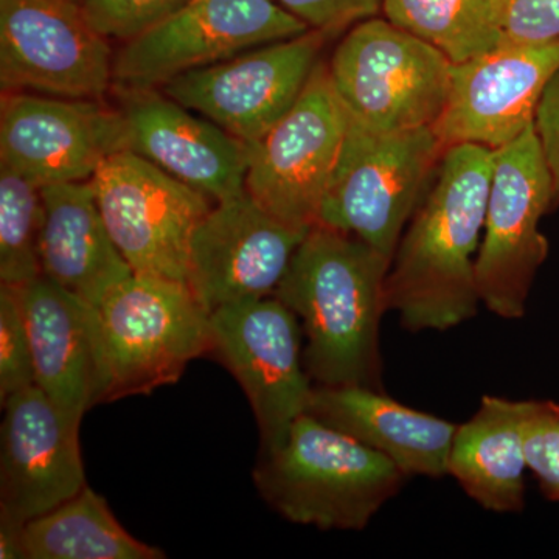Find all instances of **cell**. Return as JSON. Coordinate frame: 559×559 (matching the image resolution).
Wrapping results in <instances>:
<instances>
[{"instance_id":"cell-32","label":"cell","mask_w":559,"mask_h":559,"mask_svg":"<svg viewBox=\"0 0 559 559\" xmlns=\"http://www.w3.org/2000/svg\"><path fill=\"white\" fill-rule=\"evenodd\" d=\"M22 528L24 527L0 522V558L24 559L21 539Z\"/></svg>"},{"instance_id":"cell-20","label":"cell","mask_w":559,"mask_h":559,"mask_svg":"<svg viewBox=\"0 0 559 559\" xmlns=\"http://www.w3.org/2000/svg\"><path fill=\"white\" fill-rule=\"evenodd\" d=\"M40 272L91 307H98L134 272L110 237L92 179L47 183L40 187Z\"/></svg>"},{"instance_id":"cell-26","label":"cell","mask_w":559,"mask_h":559,"mask_svg":"<svg viewBox=\"0 0 559 559\" xmlns=\"http://www.w3.org/2000/svg\"><path fill=\"white\" fill-rule=\"evenodd\" d=\"M35 384V366L21 286L0 283V403Z\"/></svg>"},{"instance_id":"cell-9","label":"cell","mask_w":559,"mask_h":559,"mask_svg":"<svg viewBox=\"0 0 559 559\" xmlns=\"http://www.w3.org/2000/svg\"><path fill=\"white\" fill-rule=\"evenodd\" d=\"M212 353L240 382L260 430V454L277 450L307 414L312 381L304 366L299 318L275 296L210 314Z\"/></svg>"},{"instance_id":"cell-31","label":"cell","mask_w":559,"mask_h":559,"mask_svg":"<svg viewBox=\"0 0 559 559\" xmlns=\"http://www.w3.org/2000/svg\"><path fill=\"white\" fill-rule=\"evenodd\" d=\"M536 134L554 182V207L559 204V70L544 90L535 116Z\"/></svg>"},{"instance_id":"cell-18","label":"cell","mask_w":559,"mask_h":559,"mask_svg":"<svg viewBox=\"0 0 559 559\" xmlns=\"http://www.w3.org/2000/svg\"><path fill=\"white\" fill-rule=\"evenodd\" d=\"M127 151L218 202L246 190L250 145L157 92L123 87Z\"/></svg>"},{"instance_id":"cell-3","label":"cell","mask_w":559,"mask_h":559,"mask_svg":"<svg viewBox=\"0 0 559 559\" xmlns=\"http://www.w3.org/2000/svg\"><path fill=\"white\" fill-rule=\"evenodd\" d=\"M95 406L175 384L212 353L210 312L187 283L132 274L91 307Z\"/></svg>"},{"instance_id":"cell-15","label":"cell","mask_w":559,"mask_h":559,"mask_svg":"<svg viewBox=\"0 0 559 559\" xmlns=\"http://www.w3.org/2000/svg\"><path fill=\"white\" fill-rule=\"evenodd\" d=\"M119 151H127L119 110L98 100L3 92L0 165L40 187L90 180Z\"/></svg>"},{"instance_id":"cell-7","label":"cell","mask_w":559,"mask_h":559,"mask_svg":"<svg viewBox=\"0 0 559 559\" xmlns=\"http://www.w3.org/2000/svg\"><path fill=\"white\" fill-rule=\"evenodd\" d=\"M551 207L554 182L533 123L495 150L476 285L481 304L499 318H524L533 278L549 253L539 223Z\"/></svg>"},{"instance_id":"cell-21","label":"cell","mask_w":559,"mask_h":559,"mask_svg":"<svg viewBox=\"0 0 559 559\" xmlns=\"http://www.w3.org/2000/svg\"><path fill=\"white\" fill-rule=\"evenodd\" d=\"M21 293L35 384L81 425L84 414L95 406L97 392L91 305L44 275L21 286Z\"/></svg>"},{"instance_id":"cell-28","label":"cell","mask_w":559,"mask_h":559,"mask_svg":"<svg viewBox=\"0 0 559 559\" xmlns=\"http://www.w3.org/2000/svg\"><path fill=\"white\" fill-rule=\"evenodd\" d=\"M522 444L527 468L535 474L540 492L559 502V404L522 401Z\"/></svg>"},{"instance_id":"cell-22","label":"cell","mask_w":559,"mask_h":559,"mask_svg":"<svg viewBox=\"0 0 559 559\" xmlns=\"http://www.w3.org/2000/svg\"><path fill=\"white\" fill-rule=\"evenodd\" d=\"M525 468L522 401L484 396L476 414L455 430L450 476L485 510L520 513Z\"/></svg>"},{"instance_id":"cell-23","label":"cell","mask_w":559,"mask_h":559,"mask_svg":"<svg viewBox=\"0 0 559 559\" xmlns=\"http://www.w3.org/2000/svg\"><path fill=\"white\" fill-rule=\"evenodd\" d=\"M24 559H164L117 521L108 502L90 487L22 528Z\"/></svg>"},{"instance_id":"cell-8","label":"cell","mask_w":559,"mask_h":559,"mask_svg":"<svg viewBox=\"0 0 559 559\" xmlns=\"http://www.w3.org/2000/svg\"><path fill=\"white\" fill-rule=\"evenodd\" d=\"M348 124L329 68L316 66L296 105L250 145V197L294 229L310 230L319 223Z\"/></svg>"},{"instance_id":"cell-19","label":"cell","mask_w":559,"mask_h":559,"mask_svg":"<svg viewBox=\"0 0 559 559\" xmlns=\"http://www.w3.org/2000/svg\"><path fill=\"white\" fill-rule=\"evenodd\" d=\"M307 414L380 452L407 477L450 476L459 425L404 406L384 390L314 384Z\"/></svg>"},{"instance_id":"cell-27","label":"cell","mask_w":559,"mask_h":559,"mask_svg":"<svg viewBox=\"0 0 559 559\" xmlns=\"http://www.w3.org/2000/svg\"><path fill=\"white\" fill-rule=\"evenodd\" d=\"M84 21L105 39L124 43L145 35L190 0H73Z\"/></svg>"},{"instance_id":"cell-30","label":"cell","mask_w":559,"mask_h":559,"mask_svg":"<svg viewBox=\"0 0 559 559\" xmlns=\"http://www.w3.org/2000/svg\"><path fill=\"white\" fill-rule=\"evenodd\" d=\"M283 9L304 21L312 31H340L356 21L377 16L382 0H277Z\"/></svg>"},{"instance_id":"cell-5","label":"cell","mask_w":559,"mask_h":559,"mask_svg":"<svg viewBox=\"0 0 559 559\" xmlns=\"http://www.w3.org/2000/svg\"><path fill=\"white\" fill-rule=\"evenodd\" d=\"M443 153L432 128L373 132L349 119L318 224L355 235L392 261Z\"/></svg>"},{"instance_id":"cell-29","label":"cell","mask_w":559,"mask_h":559,"mask_svg":"<svg viewBox=\"0 0 559 559\" xmlns=\"http://www.w3.org/2000/svg\"><path fill=\"white\" fill-rule=\"evenodd\" d=\"M503 43H559V0H500Z\"/></svg>"},{"instance_id":"cell-24","label":"cell","mask_w":559,"mask_h":559,"mask_svg":"<svg viewBox=\"0 0 559 559\" xmlns=\"http://www.w3.org/2000/svg\"><path fill=\"white\" fill-rule=\"evenodd\" d=\"M385 20L462 64L503 43L500 0H382Z\"/></svg>"},{"instance_id":"cell-12","label":"cell","mask_w":559,"mask_h":559,"mask_svg":"<svg viewBox=\"0 0 559 559\" xmlns=\"http://www.w3.org/2000/svg\"><path fill=\"white\" fill-rule=\"evenodd\" d=\"M330 33L308 31L162 84L165 95L253 145L299 100Z\"/></svg>"},{"instance_id":"cell-25","label":"cell","mask_w":559,"mask_h":559,"mask_svg":"<svg viewBox=\"0 0 559 559\" xmlns=\"http://www.w3.org/2000/svg\"><path fill=\"white\" fill-rule=\"evenodd\" d=\"M40 227L39 183L0 165V283L24 286L43 275Z\"/></svg>"},{"instance_id":"cell-1","label":"cell","mask_w":559,"mask_h":559,"mask_svg":"<svg viewBox=\"0 0 559 559\" xmlns=\"http://www.w3.org/2000/svg\"><path fill=\"white\" fill-rule=\"evenodd\" d=\"M492 170L495 150L474 143L444 150L385 277V311L399 312L407 331H447L477 314L474 253Z\"/></svg>"},{"instance_id":"cell-10","label":"cell","mask_w":559,"mask_h":559,"mask_svg":"<svg viewBox=\"0 0 559 559\" xmlns=\"http://www.w3.org/2000/svg\"><path fill=\"white\" fill-rule=\"evenodd\" d=\"M92 183L110 237L132 272L189 285L191 235L212 200L131 151L103 160Z\"/></svg>"},{"instance_id":"cell-14","label":"cell","mask_w":559,"mask_h":559,"mask_svg":"<svg viewBox=\"0 0 559 559\" xmlns=\"http://www.w3.org/2000/svg\"><path fill=\"white\" fill-rule=\"evenodd\" d=\"M308 231L275 218L248 190L218 201L191 235L190 289L210 314L274 296Z\"/></svg>"},{"instance_id":"cell-13","label":"cell","mask_w":559,"mask_h":559,"mask_svg":"<svg viewBox=\"0 0 559 559\" xmlns=\"http://www.w3.org/2000/svg\"><path fill=\"white\" fill-rule=\"evenodd\" d=\"M112 80L108 39L73 0H0L3 92L102 100Z\"/></svg>"},{"instance_id":"cell-16","label":"cell","mask_w":559,"mask_h":559,"mask_svg":"<svg viewBox=\"0 0 559 559\" xmlns=\"http://www.w3.org/2000/svg\"><path fill=\"white\" fill-rule=\"evenodd\" d=\"M559 70V43H502L452 66L450 97L432 130L443 148L474 143L499 150L535 123L547 84Z\"/></svg>"},{"instance_id":"cell-2","label":"cell","mask_w":559,"mask_h":559,"mask_svg":"<svg viewBox=\"0 0 559 559\" xmlns=\"http://www.w3.org/2000/svg\"><path fill=\"white\" fill-rule=\"evenodd\" d=\"M390 260L355 235L316 224L274 296L299 318L316 385L382 388L380 325Z\"/></svg>"},{"instance_id":"cell-4","label":"cell","mask_w":559,"mask_h":559,"mask_svg":"<svg viewBox=\"0 0 559 559\" xmlns=\"http://www.w3.org/2000/svg\"><path fill=\"white\" fill-rule=\"evenodd\" d=\"M409 479L388 457L304 414L277 450L260 454L253 484L294 524L364 530Z\"/></svg>"},{"instance_id":"cell-6","label":"cell","mask_w":559,"mask_h":559,"mask_svg":"<svg viewBox=\"0 0 559 559\" xmlns=\"http://www.w3.org/2000/svg\"><path fill=\"white\" fill-rule=\"evenodd\" d=\"M443 51L388 20L370 17L347 33L329 66L349 119L373 132L432 128L452 80Z\"/></svg>"},{"instance_id":"cell-17","label":"cell","mask_w":559,"mask_h":559,"mask_svg":"<svg viewBox=\"0 0 559 559\" xmlns=\"http://www.w3.org/2000/svg\"><path fill=\"white\" fill-rule=\"evenodd\" d=\"M0 428V522L24 527L86 487L79 423L33 384L7 399Z\"/></svg>"},{"instance_id":"cell-11","label":"cell","mask_w":559,"mask_h":559,"mask_svg":"<svg viewBox=\"0 0 559 559\" xmlns=\"http://www.w3.org/2000/svg\"><path fill=\"white\" fill-rule=\"evenodd\" d=\"M311 31L275 0H190L114 57L123 87H159L189 70Z\"/></svg>"}]
</instances>
